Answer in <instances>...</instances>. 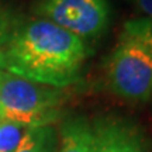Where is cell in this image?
I'll return each mask as SVG.
<instances>
[{
  "instance_id": "obj_1",
  "label": "cell",
  "mask_w": 152,
  "mask_h": 152,
  "mask_svg": "<svg viewBox=\"0 0 152 152\" xmlns=\"http://www.w3.org/2000/svg\"><path fill=\"white\" fill-rule=\"evenodd\" d=\"M0 51L7 72L56 89L76 82L87 55L83 39L44 18L14 28Z\"/></svg>"
},
{
  "instance_id": "obj_2",
  "label": "cell",
  "mask_w": 152,
  "mask_h": 152,
  "mask_svg": "<svg viewBox=\"0 0 152 152\" xmlns=\"http://www.w3.org/2000/svg\"><path fill=\"white\" fill-rule=\"evenodd\" d=\"M61 92L56 87L4 71L0 75V114L27 128L51 125L59 113Z\"/></svg>"
},
{
  "instance_id": "obj_3",
  "label": "cell",
  "mask_w": 152,
  "mask_h": 152,
  "mask_svg": "<svg viewBox=\"0 0 152 152\" xmlns=\"http://www.w3.org/2000/svg\"><path fill=\"white\" fill-rule=\"evenodd\" d=\"M110 89L127 102L152 97V52L132 39L121 37L107 64Z\"/></svg>"
},
{
  "instance_id": "obj_4",
  "label": "cell",
  "mask_w": 152,
  "mask_h": 152,
  "mask_svg": "<svg viewBox=\"0 0 152 152\" xmlns=\"http://www.w3.org/2000/svg\"><path fill=\"white\" fill-rule=\"evenodd\" d=\"M34 10L83 41L102 35L110 20L109 0H38Z\"/></svg>"
},
{
  "instance_id": "obj_5",
  "label": "cell",
  "mask_w": 152,
  "mask_h": 152,
  "mask_svg": "<svg viewBox=\"0 0 152 152\" xmlns=\"http://www.w3.org/2000/svg\"><path fill=\"white\" fill-rule=\"evenodd\" d=\"M92 128L94 152H147L140 131L124 120L100 118Z\"/></svg>"
},
{
  "instance_id": "obj_6",
  "label": "cell",
  "mask_w": 152,
  "mask_h": 152,
  "mask_svg": "<svg viewBox=\"0 0 152 152\" xmlns=\"http://www.w3.org/2000/svg\"><path fill=\"white\" fill-rule=\"evenodd\" d=\"M58 152H94V134L86 120L72 118L62 125Z\"/></svg>"
},
{
  "instance_id": "obj_7",
  "label": "cell",
  "mask_w": 152,
  "mask_h": 152,
  "mask_svg": "<svg viewBox=\"0 0 152 152\" xmlns=\"http://www.w3.org/2000/svg\"><path fill=\"white\" fill-rule=\"evenodd\" d=\"M58 134L51 125L27 128L14 152H58Z\"/></svg>"
},
{
  "instance_id": "obj_8",
  "label": "cell",
  "mask_w": 152,
  "mask_h": 152,
  "mask_svg": "<svg viewBox=\"0 0 152 152\" xmlns=\"http://www.w3.org/2000/svg\"><path fill=\"white\" fill-rule=\"evenodd\" d=\"M123 38L132 39L152 52V17H140L127 21Z\"/></svg>"
},
{
  "instance_id": "obj_9",
  "label": "cell",
  "mask_w": 152,
  "mask_h": 152,
  "mask_svg": "<svg viewBox=\"0 0 152 152\" xmlns=\"http://www.w3.org/2000/svg\"><path fill=\"white\" fill-rule=\"evenodd\" d=\"M27 127L20 123L1 120L0 121V152H14L21 141Z\"/></svg>"
},
{
  "instance_id": "obj_10",
  "label": "cell",
  "mask_w": 152,
  "mask_h": 152,
  "mask_svg": "<svg viewBox=\"0 0 152 152\" xmlns=\"http://www.w3.org/2000/svg\"><path fill=\"white\" fill-rule=\"evenodd\" d=\"M13 17L10 11L0 6V48L4 45V42L9 39L10 34L13 33Z\"/></svg>"
},
{
  "instance_id": "obj_11",
  "label": "cell",
  "mask_w": 152,
  "mask_h": 152,
  "mask_svg": "<svg viewBox=\"0 0 152 152\" xmlns=\"http://www.w3.org/2000/svg\"><path fill=\"white\" fill-rule=\"evenodd\" d=\"M132 4L144 17H152V0H132Z\"/></svg>"
},
{
  "instance_id": "obj_12",
  "label": "cell",
  "mask_w": 152,
  "mask_h": 152,
  "mask_svg": "<svg viewBox=\"0 0 152 152\" xmlns=\"http://www.w3.org/2000/svg\"><path fill=\"white\" fill-rule=\"evenodd\" d=\"M4 62H3V55H1V51H0V75L4 72Z\"/></svg>"
},
{
  "instance_id": "obj_13",
  "label": "cell",
  "mask_w": 152,
  "mask_h": 152,
  "mask_svg": "<svg viewBox=\"0 0 152 152\" xmlns=\"http://www.w3.org/2000/svg\"><path fill=\"white\" fill-rule=\"evenodd\" d=\"M1 120H3V117H1V114H0V121H1Z\"/></svg>"
}]
</instances>
